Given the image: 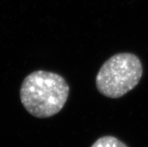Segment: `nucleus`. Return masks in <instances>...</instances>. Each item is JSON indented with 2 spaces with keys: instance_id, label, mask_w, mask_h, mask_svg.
Instances as JSON below:
<instances>
[{
  "instance_id": "1",
  "label": "nucleus",
  "mask_w": 148,
  "mask_h": 147,
  "mask_svg": "<svg viewBox=\"0 0 148 147\" xmlns=\"http://www.w3.org/2000/svg\"><path fill=\"white\" fill-rule=\"evenodd\" d=\"M69 86L61 75L45 71L31 73L23 80L20 95L23 106L35 117L48 118L62 110Z\"/></svg>"
},
{
  "instance_id": "2",
  "label": "nucleus",
  "mask_w": 148,
  "mask_h": 147,
  "mask_svg": "<svg viewBox=\"0 0 148 147\" xmlns=\"http://www.w3.org/2000/svg\"><path fill=\"white\" fill-rule=\"evenodd\" d=\"M143 75L141 60L135 54L122 53L114 55L100 68L96 78L101 95L118 98L137 86Z\"/></svg>"
},
{
  "instance_id": "3",
  "label": "nucleus",
  "mask_w": 148,
  "mask_h": 147,
  "mask_svg": "<svg viewBox=\"0 0 148 147\" xmlns=\"http://www.w3.org/2000/svg\"><path fill=\"white\" fill-rule=\"evenodd\" d=\"M91 147H128L115 137L104 136L99 138Z\"/></svg>"
}]
</instances>
